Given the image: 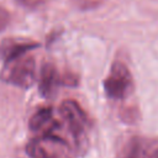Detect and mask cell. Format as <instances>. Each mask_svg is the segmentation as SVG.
<instances>
[{
    "mask_svg": "<svg viewBox=\"0 0 158 158\" xmlns=\"http://www.w3.org/2000/svg\"><path fill=\"white\" fill-rule=\"evenodd\" d=\"M152 158H158V149H157V151H156V152L153 153V156H152Z\"/></svg>",
    "mask_w": 158,
    "mask_h": 158,
    "instance_id": "cell-11",
    "label": "cell"
},
{
    "mask_svg": "<svg viewBox=\"0 0 158 158\" xmlns=\"http://www.w3.org/2000/svg\"><path fill=\"white\" fill-rule=\"evenodd\" d=\"M60 74L53 63H43L38 77V90L43 98H51L62 84Z\"/></svg>",
    "mask_w": 158,
    "mask_h": 158,
    "instance_id": "cell-6",
    "label": "cell"
},
{
    "mask_svg": "<svg viewBox=\"0 0 158 158\" xmlns=\"http://www.w3.org/2000/svg\"><path fill=\"white\" fill-rule=\"evenodd\" d=\"M117 158H143V144L138 137L130 138L121 148Z\"/></svg>",
    "mask_w": 158,
    "mask_h": 158,
    "instance_id": "cell-8",
    "label": "cell"
},
{
    "mask_svg": "<svg viewBox=\"0 0 158 158\" xmlns=\"http://www.w3.org/2000/svg\"><path fill=\"white\" fill-rule=\"evenodd\" d=\"M48 0H16L17 4H20L21 6H25V7H30V9H35L37 6H41V5H44Z\"/></svg>",
    "mask_w": 158,
    "mask_h": 158,
    "instance_id": "cell-9",
    "label": "cell"
},
{
    "mask_svg": "<svg viewBox=\"0 0 158 158\" xmlns=\"http://www.w3.org/2000/svg\"><path fill=\"white\" fill-rule=\"evenodd\" d=\"M104 90L112 100H123L133 91V78L127 65L120 60L111 64L109 74L104 79Z\"/></svg>",
    "mask_w": 158,
    "mask_h": 158,
    "instance_id": "cell-4",
    "label": "cell"
},
{
    "mask_svg": "<svg viewBox=\"0 0 158 158\" xmlns=\"http://www.w3.org/2000/svg\"><path fill=\"white\" fill-rule=\"evenodd\" d=\"M28 127L33 132H42V135L56 132L58 128L57 122L53 118L52 107H42L37 110L28 121Z\"/></svg>",
    "mask_w": 158,
    "mask_h": 158,
    "instance_id": "cell-7",
    "label": "cell"
},
{
    "mask_svg": "<svg viewBox=\"0 0 158 158\" xmlns=\"http://www.w3.org/2000/svg\"><path fill=\"white\" fill-rule=\"evenodd\" d=\"M10 21V14L6 9L0 7V31H2Z\"/></svg>",
    "mask_w": 158,
    "mask_h": 158,
    "instance_id": "cell-10",
    "label": "cell"
},
{
    "mask_svg": "<svg viewBox=\"0 0 158 158\" xmlns=\"http://www.w3.org/2000/svg\"><path fill=\"white\" fill-rule=\"evenodd\" d=\"M30 158H69V144L56 132L41 135L31 139L26 146Z\"/></svg>",
    "mask_w": 158,
    "mask_h": 158,
    "instance_id": "cell-3",
    "label": "cell"
},
{
    "mask_svg": "<svg viewBox=\"0 0 158 158\" xmlns=\"http://www.w3.org/2000/svg\"><path fill=\"white\" fill-rule=\"evenodd\" d=\"M59 112L67 123L69 132L73 136V139L79 151H85L89 141L88 132L91 127V122L86 112L75 100H64L60 104Z\"/></svg>",
    "mask_w": 158,
    "mask_h": 158,
    "instance_id": "cell-1",
    "label": "cell"
},
{
    "mask_svg": "<svg viewBox=\"0 0 158 158\" xmlns=\"http://www.w3.org/2000/svg\"><path fill=\"white\" fill-rule=\"evenodd\" d=\"M40 47L38 42L23 38H5L0 42V58L7 63L15 58L27 54L30 51Z\"/></svg>",
    "mask_w": 158,
    "mask_h": 158,
    "instance_id": "cell-5",
    "label": "cell"
},
{
    "mask_svg": "<svg viewBox=\"0 0 158 158\" xmlns=\"http://www.w3.org/2000/svg\"><path fill=\"white\" fill-rule=\"evenodd\" d=\"M35 58L30 54H23L7 63H4V68L0 73V79L4 83L19 86L21 89H28L35 83Z\"/></svg>",
    "mask_w": 158,
    "mask_h": 158,
    "instance_id": "cell-2",
    "label": "cell"
}]
</instances>
